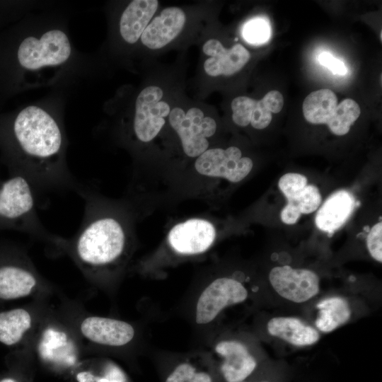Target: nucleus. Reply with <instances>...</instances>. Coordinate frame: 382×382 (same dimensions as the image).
I'll list each match as a JSON object with an SVG mask.
<instances>
[{"label":"nucleus","instance_id":"f257e3e1","mask_svg":"<svg viewBox=\"0 0 382 382\" xmlns=\"http://www.w3.org/2000/svg\"><path fill=\"white\" fill-rule=\"evenodd\" d=\"M70 93L52 91L0 122V146L9 173L25 177L34 189L76 190L67 165L64 112Z\"/></svg>","mask_w":382,"mask_h":382},{"label":"nucleus","instance_id":"f03ea898","mask_svg":"<svg viewBox=\"0 0 382 382\" xmlns=\"http://www.w3.org/2000/svg\"><path fill=\"white\" fill-rule=\"evenodd\" d=\"M67 14L53 7L24 19L13 52L15 88L71 93L96 76L98 59L74 47Z\"/></svg>","mask_w":382,"mask_h":382},{"label":"nucleus","instance_id":"7ed1b4c3","mask_svg":"<svg viewBox=\"0 0 382 382\" xmlns=\"http://www.w3.org/2000/svg\"><path fill=\"white\" fill-rule=\"evenodd\" d=\"M75 191L84 200V214L77 233L66 243L87 272L112 270L125 260L129 249L128 228L88 185L79 183Z\"/></svg>","mask_w":382,"mask_h":382},{"label":"nucleus","instance_id":"20e7f679","mask_svg":"<svg viewBox=\"0 0 382 382\" xmlns=\"http://www.w3.org/2000/svg\"><path fill=\"white\" fill-rule=\"evenodd\" d=\"M34 187L23 175L12 173L0 183V229L24 232L54 243H64L41 222L35 206Z\"/></svg>","mask_w":382,"mask_h":382},{"label":"nucleus","instance_id":"39448f33","mask_svg":"<svg viewBox=\"0 0 382 382\" xmlns=\"http://www.w3.org/2000/svg\"><path fill=\"white\" fill-rule=\"evenodd\" d=\"M162 89L156 86L143 88L134 102L131 122L132 134L139 141L148 143L153 140L165 125L170 108L162 100Z\"/></svg>","mask_w":382,"mask_h":382},{"label":"nucleus","instance_id":"423d86ee","mask_svg":"<svg viewBox=\"0 0 382 382\" xmlns=\"http://www.w3.org/2000/svg\"><path fill=\"white\" fill-rule=\"evenodd\" d=\"M168 120L179 136L187 156L198 157L207 150V138L213 136L216 129L213 118L204 116L198 108H192L185 113L182 108L176 107L170 110Z\"/></svg>","mask_w":382,"mask_h":382},{"label":"nucleus","instance_id":"0eeeda50","mask_svg":"<svg viewBox=\"0 0 382 382\" xmlns=\"http://www.w3.org/2000/svg\"><path fill=\"white\" fill-rule=\"evenodd\" d=\"M248 296L246 288L236 279H214L198 296L195 309V323L202 326L212 323L224 309L243 302Z\"/></svg>","mask_w":382,"mask_h":382},{"label":"nucleus","instance_id":"6e6552de","mask_svg":"<svg viewBox=\"0 0 382 382\" xmlns=\"http://www.w3.org/2000/svg\"><path fill=\"white\" fill-rule=\"evenodd\" d=\"M253 166V161L242 157L241 151L236 146L207 149L197 157L195 163L196 170L201 175L223 178L231 183L244 179Z\"/></svg>","mask_w":382,"mask_h":382},{"label":"nucleus","instance_id":"1a4fd4ad","mask_svg":"<svg viewBox=\"0 0 382 382\" xmlns=\"http://www.w3.org/2000/svg\"><path fill=\"white\" fill-rule=\"evenodd\" d=\"M269 280L274 290L282 298L296 303L306 302L319 292V278L307 269L289 265L273 267Z\"/></svg>","mask_w":382,"mask_h":382},{"label":"nucleus","instance_id":"9d476101","mask_svg":"<svg viewBox=\"0 0 382 382\" xmlns=\"http://www.w3.org/2000/svg\"><path fill=\"white\" fill-rule=\"evenodd\" d=\"M284 98L278 91H270L259 100L247 96H238L231 102L232 119L240 127L249 124L257 129L266 128L271 122L272 113L279 112Z\"/></svg>","mask_w":382,"mask_h":382},{"label":"nucleus","instance_id":"9b49d317","mask_svg":"<svg viewBox=\"0 0 382 382\" xmlns=\"http://www.w3.org/2000/svg\"><path fill=\"white\" fill-rule=\"evenodd\" d=\"M216 231L212 223L191 219L174 226L168 236L173 251L183 255H194L207 251L214 243Z\"/></svg>","mask_w":382,"mask_h":382},{"label":"nucleus","instance_id":"f8f14e48","mask_svg":"<svg viewBox=\"0 0 382 382\" xmlns=\"http://www.w3.org/2000/svg\"><path fill=\"white\" fill-rule=\"evenodd\" d=\"M213 351L221 359L220 370L227 382H241L256 368V359L240 341L219 340L214 345Z\"/></svg>","mask_w":382,"mask_h":382},{"label":"nucleus","instance_id":"ddd939ff","mask_svg":"<svg viewBox=\"0 0 382 382\" xmlns=\"http://www.w3.org/2000/svg\"><path fill=\"white\" fill-rule=\"evenodd\" d=\"M202 51L209 57L204 63V69L211 76L233 75L242 69L250 58V52L241 44L227 49L214 38L203 45Z\"/></svg>","mask_w":382,"mask_h":382},{"label":"nucleus","instance_id":"4468645a","mask_svg":"<svg viewBox=\"0 0 382 382\" xmlns=\"http://www.w3.org/2000/svg\"><path fill=\"white\" fill-rule=\"evenodd\" d=\"M81 331L89 340L110 347L125 345L134 336V329L129 323L98 316L84 319L81 325Z\"/></svg>","mask_w":382,"mask_h":382},{"label":"nucleus","instance_id":"2eb2a0df","mask_svg":"<svg viewBox=\"0 0 382 382\" xmlns=\"http://www.w3.org/2000/svg\"><path fill=\"white\" fill-rule=\"evenodd\" d=\"M185 21V13L180 8H166L149 23L139 39L149 49L162 48L180 33Z\"/></svg>","mask_w":382,"mask_h":382},{"label":"nucleus","instance_id":"dca6fc26","mask_svg":"<svg viewBox=\"0 0 382 382\" xmlns=\"http://www.w3.org/2000/svg\"><path fill=\"white\" fill-rule=\"evenodd\" d=\"M158 6L157 0H133L127 4L117 24V32L122 43L133 45L139 40Z\"/></svg>","mask_w":382,"mask_h":382},{"label":"nucleus","instance_id":"f3484780","mask_svg":"<svg viewBox=\"0 0 382 382\" xmlns=\"http://www.w3.org/2000/svg\"><path fill=\"white\" fill-rule=\"evenodd\" d=\"M356 204L350 192L341 190L334 192L318 211L315 219L316 226L323 232L333 233L349 219Z\"/></svg>","mask_w":382,"mask_h":382},{"label":"nucleus","instance_id":"a211bd4d","mask_svg":"<svg viewBox=\"0 0 382 382\" xmlns=\"http://www.w3.org/2000/svg\"><path fill=\"white\" fill-rule=\"evenodd\" d=\"M37 284L33 273L23 265L9 260L0 262V299H16L25 296Z\"/></svg>","mask_w":382,"mask_h":382},{"label":"nucleus","instance_id":"6ab92c4d","mask_svg":"<svg viewBox=\"0 0 382 382\" xmlns=\"http://www.w3.org/2000/svg\"><path fill=\"white\" fill-rule=\"evenodd\" d=\"M267 331L293 345L302 347L316 343L320 337L313 327L294 317H274L267 323Z\"/></svg>","mask_w":382,"mask_h":382},{"label":"nucleus","instance_id":"aec40b11","mask_svg":"<svg viewBox=\"0 0 382 382\" xmlns=\"http://www.w3.org/2000/svg\"><path fill=\"white\" fill-rule=\"evenodd\" d=\"M337 105V98L331 90L323 88L315 91L308 94L303 100V116L309 123L327 125L334 115Z\"/></svg>","mask_w":382,"mask_h":382},{"label":"nucleus","instance_id":"412c9836","mask_svg":"<svg viewBox=\"0 0 382 382\" xmlns=\"http://www.w3.org/2000/svg\"><path fill=\"white\" fill-rule=\"evenodd\" d=\"M316 328L323 332H330L347 323L351 309L346 299L332 296L323 299L317 305Z\"/></svg>","mask_w":382,"mask_h":382},{"label":"nucleus","instance_id":"4be33fe9","mask_svg":"<svg viewBox=\"0 0 382 382\" xmlns=\"http://www.w3.org/2000/svg\"><path fill=\"white\" fill-rule=\"evenodd\" d=\"M30 325V315L23 308L0 312V342L7 346L17 344Z\"/></svg>","mask_w":382,"mask_h":382},{"label":"nucleus","instance_id":"5701e85b","mask_svg":"<svg viewBox=\"0 0 382 382\" xmlns=\"http://www.w3.org/2000/svg\"><path fill=\"white\" fill-rule=\"evenodd\" d=\"M360 113L361 109L358 103L352 99L346 98L337 105L327 125L332 134L337 136L345 135L349 132Z\"/></svg>","mask_w":382,"mask_h":382},{"label":"nucleus","instance_id":"b1692460","mask_svg":"<svg viewBox=\"0 0 382 382\" xmlns=\"http://www.w3.org/2000/svg\"><path fill=\"white\" fill-rule=\"evenodd\" d=\"M166 382H213V380L208 372L199 370L191 361H185L173 369Z\"/></svg>","mask_w":382,"mask_h":382},{"label":"nucleus","instance_id":"393cba45","mask_svg":"<svg viewBox=\"0 0 382 382\" xmlns=\"http://www.w3.org/2000/svg\"><path fill=\"white\" fill-rule=\"evenodd\" d=\"M322 202L318 188L313 185H307L294 198L288 200L301 214H310L315 212Z\"/></svg>","mask_w":382,"mask_h":382},{"label":"nucleus","instance_id":"a878e982","mask_svg":"<svg viewBox=\"0 0 382 382\" xmlns=\"http://www.w3.org/2000/svg\"><path fill=\"white\" fill-rule=\"evenodd\" d=\"M243 35L249 43L253 45L265 43L270 35V25L262 18L252 19L245 25Z\"/></svg>","mask_w":382,"mask_h":382},{"label":"nucleus","instance_id":"bb28decb","mask_svg":"<svg viewBox=\"0 0 382 382\" xmlns=\"http://www.w3.org/2000/svg\"><path fill=\"white\" fill-rule=\"evenodd\" d=\"M307 185L306 177L295 173L283 175L278 183L279 188L286 197L287 201L294 198Z\"/></svg>","mask_w":382,"mask_h":382},{"label":"nucleus","instance_id":"cd10ccee","mask_svg":"<svg viewBox=\"0 0 382 382\" xmlns=\"http://www.w3.org/2000/svg\"><path fill=\"white\" fill-rule=\"evenodd\" d=\"M368 250L373 258L382 262V223L375 224L369 231L366 238Z\"/></svg>","mask_w":382,"mask_h":382},{"label":"nucleus","instance_id":"c85d7f7f","mask_svg":"<svg viewBox=\"0 0 382 382\" xmlns=\"http://www.w3.org/2000/svg\"><path fill=\"white\" fill-rule=\"evenodd\" d=\"M318 59L322 65L329 69L333 74L345 75L347 71L344 63L330 53L323 52L319 54Z\"/></svg>","mask_w":382,"mask_h":382},{"label":"nucleus","instance_id":"c756f323","mask_svg":"<svg viewBox=\"0 0 382 382\" xmlns=\"http://www.w3.org/2000/svg\"><path fill=\"white\" fill-rule=\"evenodd\" d=\"M301 213L292 204L287 203L281 212V220L286 224H294L301 216Z\"/></svg>","mask_w":382,"mask_h":382},{"label":"nucleus","instance_id":"7c9ffc66","mask_svg":"<svg viewBox=\"0 0 382 382\" xmlns=\"http://www.w3.org/2000/svg\"><path fill=\"white\" fill-rule=\"evenodd\" d=\"M96 382H125L122 372L116 366H111L104 377L96 379Z\"/></svg>","mask_w":382,"mask_h":382},{"label":"nucleus","instance_id":"2f4dec72","mask_svg":"<svg viewBox=\"0 0 382 382\" xmlns=\"http://www.w3.org/2000/svg\"><path fill=\"white\" fill-rule=\"evenodd\" d=\"M0 382H17V381L12 378H4L0 380Z\"/></svg>","mask_w":382,"mask_h":382},{"label":"nucleus","instance_id":"473e14b6","mask_svg":"<svg viewBox=\"0 0 382 382\" xmlns=\"http://www.w3.org/2000/svg\"><path fill=\"white\" fill-rule=\"evenodd\" d=\"M264 382H265V381H264Z\"/></svg>","mask_w":382,"mask_h":382}]
</instances>
